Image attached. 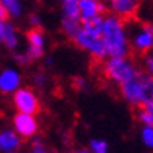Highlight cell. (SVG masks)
Masks as SVG:
<instances>
[{
  "mask_svg": "<svg viewBox=\"0 0 153 153\" xmlns=\"http://www.w3.org/2000/svg\"><path fill=\"white\" fill-rule=\"evenodd\" d=\"M59 3H61V16L80 17V13H78L80 0H59Z\"/></svg>",
  "mask_w": 153,
  "mask_h": 153,
  "instance_id": "15",
  "label": "cell"
},
{
  "mask_svg": "<svg viewBox=\"0 0 153 153\" xmlns=\"http://www.w3.org/2000/svg\"><path fill=\"white\" fill-rule=\"evenodd\" d=\"M28 25L31 27V30H38L41 28V25H42V19L38 13H31L28 16Z\"/></svg>",
  "mask_w": 153,
  "mask_h": 153,
  "instance_id": "22",
  "label": "cell"
},
{
  "mask_svg": "<svg viewBox=\"0 0 153 153\" xmlns=\"http://www.w3.org/2000/svg\"><path fill=\"white\" fill-rule=\"evenodd\" d=\"M11 153H19V152H11Z\"/></svg>",
  "mask_w": 153,
  "mask_h": 153,
  "instance_id": "27",
  "label": "cell"
},
{
  "mask_svg": "<svg viewBox=\"0 0 153 153\" xmlns=\"http://www.w3.org/2000/svg\"><path fill=\"white\" fill-rule=\"evenodd\" d=\"M86 86H88V81L85 76H75L74 78V88L76 91H83V89H86Z\"/></svg>",
  "mask_w": 153,
  "mask_h": 153,
  "instance_id": "23",
  "label": "cell"
},
{
  "mask_svg": "<svg viewBox=\"0 0 153 153\" xmlns=\"http://www.w3.org/2000/svg\"><path fill=\"white\" fill-rule=\"evenodd\" d=\"M22 147V137H20L14 128H5L0 131V150L2 153L19 152Z\"/></svg>",
  "mask_w": 153,
  "mask_h": 153,
  "instance_id": "13",
  "label": "cell"
},
{
  "mask_svg": "<svg viewBox=\"0 0 153 153\" xmlns=\"http://www.w3.org/2000/svg\"><path fill=\"white\" fill-rule=\"evenodd\" d=\"M13 59H14V62H17L19 66H28L31 64V58L27 55V52H14L13 53Z\"/></svg>",
  "mask_w": 153,
  "mask_h": 153,
  "instance_id": "20",
  "label": "cell"
},
{
  "mask_svg": "<svg viewBox=\"0 0 153 153\" xmlns=\"http://www.w3.org/2000/svg\"><path fill=\"white\" fill-rule=\"evenodd\" d=\"M142 71L153 76V52L142 56Z\"/></svg>",
  "mask_w": 153,
  "mask_h": 153,
  "instance_id": "21",
  "label": "cell"
},
{
  "mask_svg": "<svg viewBox=\"0 0 153 153\" xmlns=\"http://www.w3.org/2000/svg\"><path fill=\"white\" fill-rule=\"evenodd\" d=\"M11 103L14 106L16 113L20 114L36 116L41 109V102L38 94L34 92L33 88H27V86H22L16 94L11 95Z\"/></svg>",
  "mask_w": 153,
  "mask_h": 153,
  "instance_id": "6",
  "label": "cell"
},
{
  "mask_svg": "<svg viewBox=\"0 0 153 153\" xmlns=\"http://www.w3.org/2000/svg\"><path fill=\"white\" fill-rule=\"evenodd\" d=\"M78 13L81 24H94L106 14V6L102 0H80Z\"/></svg>",
  "mask_w": 153,
  "mask_h": 153,
  "instance_id": "9",
  "label": "cell"
},
{
  "mask_svg": "<svg viewBox=\"0 0 153 153\" xmlns=\"http://www.w3.org/2000/svg\"><path fill=\"white\" fill-rule=\"evenodd\" d=\"M130 28V44L131 50L137 55H149L153 52V24L139 22L133 24Z\"/></svg>",
  "mask_w": 153,
  "mask_h": 153,
  "instance_id": "5",
  "label": "cell"
},
{
  "mask_svg": "<svg viewBox=\"0 0 153 153\" xmlns=\"http://www.w3.org/2000/svg\"><path fill=\"white\" fill-rule=\"evenodd\" d=\"M45 62H47V66H52V62H53V61H52V58H47Z\"/></svg>",
  "mask_w": 153,
  "mask_h": 153,
  "instance_id": "25",
  "label": "cell"
},
{
  "mask_svg": "<svg viewBox=\"0 0 153 153\" xmlns=\"http://www.w3.org/2000/svg\"><path fill=\"white\" fill-rule=\"evenodd\" d=\"M0 42L10 52H14L20 44V33L11 20H0Z\"/></svg>",
  "mask_w": 153,
  "mask_h": 153,
  "instance_id": "12",
  "label": "cell"
},
{
  "mask_svg": "<svg viewBox=\"0 0 153 153\" xmlns=\"http://www.w3.org/2000/svg\"><path fill=\"white\" fill-rule=\"evenodd\" d=\"M100 30L108 58L128 56L131 44H130V28L125 20L106 13L102 19Z\"/></svg>",
  "mask_w": 153,
  "mask_h": 153,
  "instance_id": "1",
  "label": "cell"
},
{
  "mask_svg": "<svg viewBox=\"0 0 153 153\" xmlns=\"http://www.w3.org/2000/svg\"><path fill=\"white\" fill-rule=\"evenodd\" d=\"M89 150L92 153H109V145L105 139L94 137L89 141Z\"/></svg>",
  "mask_w": 153,
  "mask_h": 153,
  "instance_id": "18",
  "label": "cell"
},
{
  "mask_svg": "<svg viewBox=\"0 0 153 153\" xmlns=\"http://www.w3.org/2000/svg\"><path fill=\"white\" fill-rule=\"evenodd\" d=\"M100 67L103 78L119 88L133 81L142 74V67H139L130 56L106 58L105 61H102Z\"/></svg>",
  "mask_w": 153,
  "mask_h": 153,
  "instance_id": "2",
  "label": "cell"
},
{
  "mask_svg": "<svg viewBox=\"0 0 153 153\" xmlns=\"http://www.w3.org/2000/svg\"><path fill=\"white\" fill-rule=\"evenodd\" d=\"M13 128L22 139H34L39 131V122L36 116L16 113L13 116Z\"/></svg>",
  "mask_w": 153,
  "mask_h": 153,
  "instance_id": "8",
  "label": "cell"
},
{
  "mask_svg": "<svg viewBox=\"0 0 153 153\" xmlns=\"http://www.w3.org/2000/svg\"><path fill=\"white\" fill-rule=\"evenodd\" d=\"M139 5H141V0H105L108 14H113L125 22H130L136 17Z\"/></svg>",
  "mask_w": 153,
  "mask_h": 153,
  "instance_id": "7",
  "label": "cell"
},
{
  "mask_svg": "<svg viewBox=\"0 0 153 153\" xmlns=\"http://www.w3.org/2000/svg\"><path fill=\"white\" fill-rule=\"evenodd\" d=\"M22 88V75L14 67H5L0 72V92L13 95Z\"/></svg>",
  "mask_w": 153,
  "mask_h": 153,
  "instance_id": "11",
  "label": "cell"
},
{
  "mask_svg": "<svg viewBox=\"0 0 153 153\" xmlns=\"http://www.w3.org/2000/svg\"><path fill=\"white\" fill-rule=\"evenodd\" d=\"M27 55L31 58V61H38L41 58H44L45 55V47H47V36L45 33L38 28V30H30L27 33Z\"/></svg>",
  "mask_w": 153,
  "mask_h": 153,
  "instance_id": "10",
  "label": "cell"
},
{
  "mask_svg": "<svg viewBox=\"0 0 153 153\" xmlns=\"http://www.w3.org/2000/svg\"><path fill=\"white\" fill-rule=\"evenodd\" d=\"M102 19L94 24H83L81 30L72 41L78 48H81L83 52H86L89 56H92L97 61H105L108 58L105 45H103L102 41V30H100Z\"/></svg>",
  "mask_w": 153,
  "mask_h": 153,
  "instance_id": "4",
  "label": "cell"
},
{
  "mask_svg": "<svg viewBox=\"0 0 153 153\" xmlns=\"http://www.w3.org/2000/svg\"><path fill=\"white\" fill-rule=\"evenodd\" d=\"M139 139H141V142L145 149L153 152V127L142 125L141 130H139Z\"/></svg>",
  "mask_w": 153,
  "mask_h": 153,
  "instance_id": "17",
  "label": "cell"
},
{
  "mask_svg": "<svg viewBox=\"0 0 153 153\" xmlns=\"http://www.w3.org/2000/svg\"><path fill=\"white\" fill-rule=\"evenodd\" d=\"M31 85L33 88H38V89H42L47 85V75L44 71H36L31 75Z\"/></svg>",
  "mask_w": 153,
  "mask_h": 153,
  "instance_id": "19",
  "label": "cell"
},
{
  "mask_svg": "<svg viewBox=\"0 0 153 153\" xmlns=\"http://www.w3.org/2000/svg\"><path fill=\"white\" fill-rule=\"evenodd\" d=\"M136 117L141 125H150L153 127V105H145L136 109Z\"/></svg>",
  "mask_w": 153,
  "mask_h": 153,
  "instance_id": "16",
  "label": "cell"
},
{
  "mask_svg": "<svg viewBox=\"0 0 153 153\" xmlns=\"http://www.w3.org/2000/svg\"><path fill=\"white\" fill-rule=\"evenodd\" d=\"M24 13L22 0H0V19L10 20L17 19Z\"/></svg>",
  "mask_w": 153,
  "mask_h": 153,
  "instance_id": "14",
  "label": "cell"
},
{
  "mask_svg": "<svg viewBox=\"0 0 153 153\" xmlns=\"http://www.w3.org/2000/svg\"><path fill=\"white\" fill-rule=\"evenodd\" d=\"M52 153H59V152H52Z\"/></svg>",
  "mask_w": 153,
  "mask_h": 153,
  "instance_id": "26",
  "label": "cell"
},
{
  "mask_svg": "<svg viewBox=\"0 0 153 153\" xmlns=\"http://www.w3.org/2000/svg\"><path fill=\"white\" fill-rule=\"evenodd\" d=\"M119 94L130 106H134L136 109L153 105V76L142 71L137 78L120 86Z\"/></svg>",
  "mask_w": 153,
  "mask_h": 153,
  "instance_id": "3",
  "label": "cell"
},
{
  "mask_svg": "<svg viewBox=\"0 0 153 153\" xmlns=\"http://www.w3.org/2000/svg\"><path fill=\"white\" fill-rule=\"evenodd\" d=\"M72 153H92L89 149H76V150H74Z\"/></svg>",
  "mask_w": 153,
  "mask_h": 153,
  "instance_id": "24",
  "label": "cell"
}]
</instances>
